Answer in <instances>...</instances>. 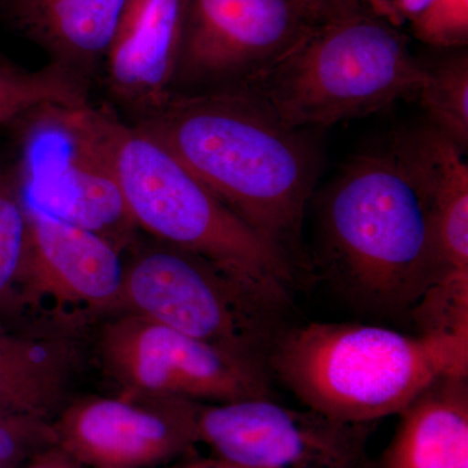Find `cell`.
Returning <instances> with one entry per match:
<instances>
[{"instance_id": "cell-1", "label": "cell", "mask_w": 468, "mask_h": 468, "mask_svg": "<svg viewBox=\"0 0 468 468\" xmlns=\"http://www.w3.org/2000/svg\"><path fill=\"white\" fill-rule=\"evenodd\" d=\"M134 126L162 144L224 205L292 261L301 252L319 155L242 86L172 92Z\"/></svg>"}, {"instance_id": "cell-2", "label": "cell", "mask_w": 468, "mask_h": 468, "mask_svg": "<svg viewBox=\"0 0 468 468\" xmlns=\"http://www.w3.org/2000/svg\"><path fill=\"white\" fill-rule=\"evenodd\" d=\"M318 261L359 309L408 315L439 276L432 211L393 138L353 156L319 194Z\"/></svg>"}, {"instance_id": "cell-3", "label": "cell", "mask_w": 468, "mask_h": 468, "mask_svg": "<svg viewBox=\"0 0 468 468\" xmlns=\"http://www.w3.org/2000/svg\"><path fill=\"white\" fill-rule=\"evenodd\" d=\"M267 367L307 409L372 424L399 415L439 378L468 375V335L314 322L282 328Z\"/></svg>"}, {"instance_id": "cell-4", "label": "cell", "mask_w": 468, "mask_h": 468, "mask_svg": "<svg viewBox=\"0 0 468 468\" xmlns=\"http://www.w3.org/2000/svg\"><path fill=\"white\" fill-rule=\"evenodd\" d=\"M113 160L138 230L212 261L268 303L286 309L294 261L234 214L171 151L117 120Z\"/></svg>"}, {"instance_id": "cell-5", "label": "cell", "mask_w": 468, "mask_h": 468, "mask_svg": "<svg viewBox=\"0 0 468 468\" xmlns=\"http://www.w3.org/2000/svg\"><path fill=\"white\" fill-rule=\"evenodd\" d=\"M421 77L406 34L359 8L319 24L275 66L237 86L307 131L415 100Z\"/></svg>"}, {"instance_id": "cell-6", "label": "cell", "mask_w": 468, "mask_h": 468, "mask_svg": "<svg viewBox=\"0 0 468 468\" xmlns=\"http://www.w3.org/2000/svg\"><path fill=\"white\" fill-rule=\"evenodd\" d=\"M21 125L17 176L27 207L92 233L126 251L138 228L113 160L117 117L86 104H43Z\"/></svg>"}, {"instance_id": "cell-7", "label": "cell", "mask_w": 468, "mask_h": 468, "mask_svg": "<svg viewBox=\"0 0 468 468\" xmlns=\"http://www.w3.org/2000/svg\"><path fill=\"white\" fill-rule=\"evenodd\" d=\"M129 250L122 310L267 367L282 310L193 252L158 241Z\"/></svg>"}, {"instance_id": "cell-8", "label": "cell", "mask_w": 468, "mask_h": 468, "mask_svg": "<svg viewBox=\"0 0 468 468\" xmlns=\"http://www.w3.org/2000/svg\"><path fill=\"white\" fill-rule=\"evenodd\" d=\"M325 20L310 0H186L174 92L245 84Z\"/></svg>"}, {"instance_id": "cell-9", "label": "cell", "mask_w": 468, "mask_h": 468, "mask_svg": "<svg viewBox=\"0 0 468 468\" xmlns=\"http://www.w3.org/2000/svg\"><path fill=\"white\" fill-rule=\"evenodd\" d=\"M101 359L124 390L196 402L271 399L266 366L126 313L101 329Z\"/></svg>"}, {"instance_id": "cell-10", "label": "cell", "mask_w": 468, "mask_h": 468, "mask_svg": "<svg viewBox=\"0 0 468 468\" xmlns=\"http://www.w3.org/2000/svg\"><path fill=\"white\" fill-rule=\"evenodd\" d=\"M369 427L250 399L203 405L199 442L241 468H369Z\"/></svg>"}, {"instance_id": "cell-11", "label": "cell", "mask_w": 468, "mask_h": 468, "mask_svg": "<svg viewBox=\"0 0 468 468\" xmlns=\"http://www.w3.org/2000/svg\"><path fill=\"white\" fill-rule=\"evenodd\" d=\"M202 408L183 397L124 390L77 399L52 424L58 446L82 466L149 468L193 451Z\"/></svg>"}, {"instance_id": "cell-12", "label": "cell", "mask_w": 468, "mask_h": 468, "mask_svg": "<svg viewBox=\"0 0 468 468\" xmlns=\"http://www.w3.org/2000/svg\"><path fill=\"white\" fill-rule=\"evenodd\" d=\"M26 261L20 307L57 313L122 309V251L100 234L27 207Z\"/></svg>"}, {"instance_id": "cell-13", "label": "cell", "mask_w": 468, "mask_h": 468, "mask_svg": "<svg viewBox=\"0 0 468 468\" xmlns=\"http://www.w3.org/2000/svg\"><path fill=\"white\" fill-rule=\"evenodd\" d=\"M394 144L432 211L439 276L421 298L441 314L468 310V165L463 151L432 126L421 124L394 134Z\"/></svg>"}, {"instance_id": "cell-14", "label": "cell", "mask_w": 468, "mask_h": 468, "mask_svg": "<svg viewBox=\"0 0 468 468\" xmlns=\"http://www.w3.org/2000/svg\"><path fill=\"white\" fill-rule=\"evenodd\" d=\"M186 0H126L104 58L107 85L138 119L174 92Z\"/></svg>"}, {"instance_id": "cell-15", "label": "cell", "mask_w": 468, "mask_h": 468, "mask_svg": "<svg viewBox=\"0 0 468 468\" xmlns=\"http://www.w3.org/2000/svg\"><path fill=\"white\" fill-rule=\"evenodd\" d=\"M126 0H0L17 32L50 63L88 80L103 64Z\"/></svg>"}, {"instance_id": "cell-16", "label": "cell", "mask_w": 468, "mask_h": 468, "mask_svg": "<svg viewBox=\"0 0 468 468\" xmlns=\"http://www.w3.org/2000/svg\"><path fill=\"white\" fill-rule=\"evenodd\" d=\"M399 418L378 468H468V375L439 378Z\"/></svg>"}, {"instance_id": "cell-17", "label": "cell", "mask_w": 468, "mask_h": 468, "mask_svg": "<svg viewBox=\"0 0 468 468\" xmlns=\"http://www.w3.org/2000/svg\"><path fill=\"white\" fill-rule=\"evenodd\" d=\"M75 354L67 340L27 337L0 325V410L52 420L64 408Z\"/></svg>"}, {"instance_id": "cell-18", "label": "cell", "mask_w": 468, "mask_h": 468, "mask_svg": "<svg viewBox=\"0 0 468 468\" xmlns=\"http://www.w3.org/2000/svg\"><path fill=\"white\" fill-rule=\"evenodd\" d=\"M415 101L432 126L457 144L463 153L468 146V54L452 48L451 54L432 63H423V77Z\"/></svg>"}, {"instance_id": "cell-19", "label": "cell", "mask_w": 468, "mask_h": 468, "mask_svg": "<svg viewBox=\"0 0 468 468\" xmlns=\"http://www.w3.org/2000/svg\"><path fill=\"white\" fill-rule=\"evenodd\" d=\"M88 85L54 63L34 72L0 64V124L17 122L43 104L89 103Z\"/></svg>"}, {"instance_id": "cell-20", "label": "cell", "mask_w": 468, "mask_h": 468, "mask_svg": "<svg viewBox=\"0 0 468 468\" xmlns=\"http://www.w3.org/2000/svg\"><path fill=\"white\" fill-rule=\"evenodd\" d=\"M27 209L16 169L0 165V309L20 307Z\"/></svg>"}, {"instance_id": "cell-21", "label": "cell", "mask_w": 468, "mask_h": 468, "mask_svg": "<svg viewBox=\"0 0 468 468\" xmlns=\"http://www.w3.org/2000/svg\"><path fill=\"white\" fill-rule=\"evenodd\" d=\"M58 445L52 420L0 410V463L24 464Z\"/></svg>"}, {"instance_id": "cell-22", "label": "cell", "mask_w": 468, "mask_h": 468, "mask_svg": "<svg viewBox=\"0 0 468 468\" xmlns=\"http://www.w3.org/2000/svg\"><path fill=\"white\" fill-rule=\"evenodd\" d=\"M409 33L433 48H463L468 41V0H432Z\"/></svg>"}, {"instance_id": "cell-23", "label": "cell", "mask_w": 468, "mask_h": 468, "mask_svg": "<svg viewBox=\"0 0 468 468\" xmlns=\"http://www.w3.org/2000/svg\"><path fill=\"white\" fill-rule=\"evenodd\" d=\"M431 2L432 0H359V5L369 14L405 33L427 11Z\"/></svg>"}, {"instance_id": "cell-24", "label": "cell", "mask_w": 468, "mask_h": 468, "mask_svg": "<svg viewBox=\"0 0 468 468\" xmlns=\"http://www.w3.org/2000/svg\"><path fill=\"white\" fill-rule=\"evenodd\" d=\"M60 446L54 445L29 458L20 468H82Z\"/></svg>"}, {"instance_id": "cell-25", "label": "cell", "mask_w": 468, "mask_h": 468, "mask_svg": "<svg viewBox=\"0 0 468 468\" xmlns=\"http://www.w3.org/2000/svg\"><path fill=\"white\" fill-rule=\"evenodd\" d=\"M326 18L341 16L362 8L359 0H310Z\"/></svg>"}, {"instance_id": "cell-26", "label": "cell", "mask_w": 468, "mask_h": 468, "mask_svg": "<svg viewBox=\"0 0 468 468\" xmlns=\"http://www.w3.org/2000/svg\"><path fill=\"white\" fill-rule=\"evenodd\" d=\"M174 468H241L234 466V464L228 463L218 458L211 457L206 458V460H190L185 462V463L178 464Z\"/></svg>"}, {"instance_id": "cell-27", "label": "cell", "mask_w": 468, "mask_h": 468, "mask_svg": "<svg viewBox=\"0 0 468 468\" xmlns=\"http://www.w3.org/2000/svg\"><path fill=\"white\" fill-rule=\"evenodd\" d=\"M23 464L0 463V468H20Z\"/></svg>"}]
</instances>
